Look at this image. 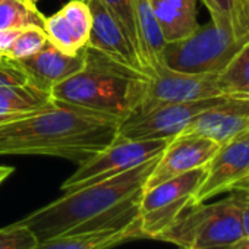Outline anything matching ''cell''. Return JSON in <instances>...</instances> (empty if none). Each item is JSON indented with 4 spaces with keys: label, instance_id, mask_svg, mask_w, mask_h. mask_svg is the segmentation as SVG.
<instances>
[{
    "label": "cell",
    "instance_id": "obj_7",
    "mask_svg": "<svg viewBox=\"0 0 249 249\" xmlns=\"http://www.w3.org/2000/svg\"><path fill=\"white\" fill-rule=\"evenodd\" d=\"M170 141L172 140H129L117 134L107 148L78 164L76 172L63 182L60 189L63 194L73 192L134 169L160 156Z\"/></svg>",
    "mask_w": 249,
    "mask_h": 249
},
{
    "label": "cell",
    "instance_id": "obj_36",
    "mask_svg": "<svg viewBox=\"0 0 249 249\" xmlns=\"http://www.w3.org/2000/svg\"><path fill=\"white\" fill-rule=\"evenodd\" d=\"M33 2H34V3H36V2H38V0H33Z\"/></svg>",
    "mask_w": 249,
    "mask_h": 249
},
{
    "label": "cell",
    "instance_id": "obj_12",
    "mask_svg": "<svg viewBox=\"0 0 249 249\" xmlns=\"http://www.w3.org/2000/svg\"><path fill=\"white\" fill-rule=\"evenodd\" d=\"M249 131V98L227 97L198 114L180 135L208 138L218 145Z\"/></svg>",
    "mask_w": 249,
    "mask_h": 249
},
{
    "label": "cell",
    "instance_id": "obj_4",
    "mask_svg": "<svg viewBox=\"0 0 249 249\" xmlns=\"http://www.w3.org/2000/svg\"><path fill=\"white\" fill-rule=\"evenodd\" d=\"M245 194L239 189L213 204H192L166 229L159 240L188 249H231L243 236L242 208Z\"/></svg>",
    "mask_w": 249,
    "mask_h": 249
},
{
    "label": "cell",
    "instance_id": "obj_33",
    "mask_svg": "<svg viewBox=\"0 0 249 249\" xmlns=\"http://www.w3.org/2000/svg\"><path fill=\"white\" fill-rule=\"evenodd\" d=\"M239 191H242V192L245 194L246 199H249V183H246V185L240 186V188H239Z\"/></svg>",
    "mask_w": 249,
    "mask_h": 249
},
{
    "label": "cell",
    "instance_id": "obj_26",
    "mask_svg": "<svg viewBox=\"0 0 249 249\" xmlns=\"http://www.w3.org/2000/svg\"><path fill=\"white\" fill-rule=\"evenodd\" d=\"M31 85L27 72L18 60L3 56L0 62V87H27Z\"/></svg>",
    "mask_w": 249,
    "mask_h": 249
},
{
    "label": "cell",
    "instance_id": "obj_22",
    "mask_svg": "<svg viewBox=\"0 0 249 249\" xmlns=\"http://www.w3.org/2000/svg\"><path fill=\"white\" fill-rule=\"evenodd\" d=\"M47 41V36L41 27H27L19 31L15 41L6 52V57L21 60L37 53Z\"/></svg>",
    "mask_w": 249,
    "mask_h": 249
},
{
    "label": "cell",
    "instance_id": "obj_1",
    "mask_svg": "<svg viewBox=\"0 0 249 249\" xmlns=\"http://www.w3.org/2000/svg\"><path fill=\"white\" fill-rule=\"evenodd\" d=\"M113 114L57 101L27 116L0 122V156H46L81 164L119 134Z\"/></svg>",
    "mask_w": 249,
    "mask_h": 249
},
{
    "label": "cell",
    "instance_id": "obj_10",
    "mask_svg": "<svg viewBox=\"0 0 249 249\" xmlns=\"http://www.w3.org/2000/svg\"><path fill=\"white\" fill-rule=\"evenodd\" d=\"M249 182V131L221 144L207 164V176L195 194V204L236 191Z\"/></svg>",
    "mask_w": 249,
    "mask_h": 249
},
{
    "label": "cell",
    "instance_id": "obj_6",
    "mask_svg": "<svg viewBox=\"0 0 249 249\" xmlns=\"http://www.w3.org/2000/svg\"><path fill=\"white\" fill-rule=\"evenodd\" d=\"M205 176L207 166H202L144 189L138 213L141 236L159 239L186 208L195 204V194Z\"/></svg>",
    "mask_w": 249,
    "mask_h": 249
},
{
    "label": "cell",
    "instance_id": "obj_3",
    "mask_svg": "<svg viewBox=\"0 0 249 249\" xmlns=\"http://www.w3.org/2000/svg\"><path fill=\"white\" fill-rule=\"evenodd\" d=\"M160 156L106 180L68 192L33 211L19 223L31 230L38 243L66 234L142 191Z\"/></svg>",
    "mask_w": 249,
    "mask_h": 249
},
{
    "label": "cell",
    "instance_id": "obj_38",
    "mask_svg": "<svg viewBox=\"0 0 249 249\" xmlns=\"http://www.w3.org/2000/svg\"><path fill=\"white\" fill-rule=\"evenodd\" d=\"M201 2H202V3H205V0H201Z\"/></svg>",
    "mask_w": 249,
    "mask_h": 249
},
{
    "label": "cell",
    "instance_id": "obj_34",
    "mask_svg": "<svg viewBox=\"0 0 249 249\" xmlns=\"http://www.w3.org/2000/svg\"><path fill=\"white\" fill-rule=\"evenodd\" d=\"M178 249H188V248H182V246H178Z\"/></svg>",
    "mask_w": 249,
    "mask_h": 249
},
{
    "label": "cell",
    "instance_id": "obj_28",
    "mask_svg": "<svg viewBox=\"0 0 249 249\" xmlns=\"http://www.w3.org/2000/svg\"><path fill=\"white\" fill-rule=\"evenodd\" d=\"M211 18H229L233 25L234 0H205L204 3Z\"/></svg>",
    "mask_w": 249,
    "mask_h": 249
},
{
    "label": "cell",
    "instance_id": "obj_35",
    "mask_svg": "<svg viewBox=\"0 0 249 249\" xmlns=\"http://www.w3.org/2000/svg\"><path fill=\"white\" fill-rule=\"evenodd\" d=\"M2 59H3V56H2V54H0V62H2Z\"/></svg>",
    "mask_w": 249,
    "mask_h": 249
},
{
    "label": "cell",
    "instance_id": "obj_14",
    "mask_svg": "<svg viewBox=\"0 0 249 249\" xmlns=\"http://www.w3.org/2000/svg\"><path fill=\"white\" fill-rule=\"evenodd\" d=\"M87 3L92 18L87 46L104 53L119 63L142 71L131 41L108 8L101 0H88Z\"/></svg>",
    "mask_w": 249,
    "mask_h": 249
},
{
    "label": "cell",
    "instance_id": "obj_5",
    "mask_svg": "<svg viewBox=\"0 0 249 249\" xmlns=\"http://www.w3.org/2000/svg\"><path fill=\"white\" fill-rule=\"evenodd\" d=\"M249 41L237 36L229 18H211L191 36L169 41L163 49V65L185 73H218Z\"/></svg>",
    "mask_w": 249,
    "mask_h": 249
},
{
    "label": "cell",
    "instance_id": "obj_19",
    "mask_svg": "<svg viewBox=\"0 0 249 249\" xmlns=\"http://www.w3.org/2000/svg\"><path fill=\"white\" fill-rule=\"evenodd\" d=\"M217 87L223 95L249 98V41L217 75Z\"/></svg>",
    "mask_w": 249,
    "mask_h": 249
},
{
    "label": "cell",
    "instance_id": "obj_32",
    "mask_svg": "<svg viewBox=\"0 0 249 249\" xmlns=\"http://www.w3.org/2000/svg\"><path fill=\"white\" fill-rule=\"evenodd\" d=\"M231 249H249V237H242Z\"/></svg>",
    "mask_w": 249,
    "mask_h": 249
},
{
    "label": "cell",
    "instance_id": "obj_30",
    "mask_svg": "<svg viewBox=\"0 0 249 249\" xmlns=\"http://www.w3.org/2000/svg\"><path fill=\"white\" fill-rule=\"evenodd\" d=\"M242 229H243V236L249 237V199H245L242 208Z\"/></svg>",
    "mask_w": 249,
    "mask_h": 249
},
{
    "label": "cell",
    "instance_id": "obj_13",
    "mask_svg": "<svg viewBox=\"0 0 249 249\" xmlns=\"http://www.w3.org/2000/svg\"><path fill=\"white\" fill-rule=\"evenodd\" d=\"M18 62L27 72L30 84L50 94L54 85L66 81L84 69L85 54L84 50L76 54L63 53L47 40L37 53Z\"/></svg>",
    "mask_w": 249,
    "mask_h": 249
},
{
    "label": "cell",
    "instance_id": "obj_24",
    "mask_svg": "<svg viewBox=\"0 0 249 249\" xmlns=\"http://www.w3.org/2000/svg\"><path fill=\"white\" fill-rule=\"evenodd\" d=\"M101 2L108 8V11L113 14V17L117 19V22L123 28L124 34H126L128 40L131 41L138 57V37H137V28H135L131 0H101Z\"/></svg>",
    "mask_w": 249,
    "mask_h": 249
},
{
    "label": "cell",
    "instance_id": "obj_9",
    "mask_svg": "<svg viewBox=\"0 0 249 249\" xmlns=\"http://www.w3.org/2000/svg\"><path fill=\"white\" fill-rule=\"evenodd\" d=\"M217 75L218 73H185L164 66L148 75L142 103L131 116L145 114L164 104L186 103L223 95L217 87Z\"/></svg>",
    "mask_w": 249,
    "mask_h": 249
},
{
    "label": "cell",
    "instance_id": "obj_15",
    "mask_svg": "<svg viewBox=\"0 0 249 249\" xmlns=\"http://www.w3.org/2000/svg\"><path fill=\"white\" fill-rule=\"evenodd\" d=\"M138 37V62L141 69L151 75L163 65L164 38L153 12L151 0H131Z\"/></svg>",
    "mask_w": 249,
    "mask_h": 249
},
{
    "label": "cell",
    "instance_id": "obj_21",
    "mask_svg": "<svg viewBox=\"0 0 249 249\" xmlns=\"http://www.w3.org/2000/svg\"><path fill=\"white\" fill-rule=\"evenodd\" d=\"M66 21L72 37L76 43V47L82 50L87 46L89 31H91V11L84 0H69V2L59 11Z\"/></svg>",
    "mask_w": 249,
    "mask_h": 249
},
{
    "label": "cell",
    "instance_id": "obj_2",
    "mask_svg": "<svg viewBox=\"0 0 249 249\" xmlns=\"http://www.w3.org/2000/svg\"><path fill=\"white\" fill-rule=\"evenodd\" d=\"M85 66L81 72L54 85L50 97L57 101L113 114L122 122L134 114L145 95L148 75L119 63L85 46Z\"/></svg>",
    "mask_w": 249,
    "mask_h": 249
},
{
    "label": "cell",
    "instance_id": "obj_8",
    "mask_svg": "<svg viewBox=\"0 0 249 249\" xmlns=\"http://www.w3.org/2000/svg\"><path fill=\"white\" fill-rule=\"evenodd\" d=\"M229 95L195 101L164 104L140 116H129L120 123L119 135L129 140H173L202 111L220 104Z\"/></svg>",
    "mask_w": 249,
    "mask_h": 249
},
{
    "label": "cell",
    "instance_id": "obj_20",
    "mask_svg": "<svg viewBox=\"0 0 249 249\" xmlns=\"http://www.w3.org/2000/svg\"><path fill=\"white\" fill-rule=\"evenodd\" d=\"M44 17L36 3L27 0H0V30H24L44 25Z\"/></svg>",
    "mask_w": 249,
    "mask_h": 249
},
{
    "label": "cell",
    "instance_id": "obj_25",
    "mask_svg": "<svg viewBox=\"0 0 249 249\" xmlns=\"http://www.w3.org/2000/svg\"><path fill=\"white\" fill-rule=\"evenodd\" d=\"M36 236L19 221L0 229V249H36Z\"/></svg>",
    "mask_w": 249,
    "mask_h": 249
},
{
    "label": "cell",
    "instance_id": "obj_39",
    "mask_svg": "<svg viewBox=\"0 0 249 249\" xmlns=\"http://www.w3.org/2000/svg\"><path fill=\"white\" fill-rule=\"evenodd\" d=\"M84 2H88V0H84Z\"/></svg>",
    "mask_w": 249,
    "mask_h": 249
},
{
    "label": "cell",
    "instance_id": "obj_11",
    "mask_svg": "<svg viewBox=\"0 0 249 249\" xmlns=\"http://www.w3.org/2000/svg\"><path fill=\"white\" fill-rule=\"evenodd\" d=\"M218 144L196 135L175 137L160 156L156 167L148 176L144 189H150L164 180L207 166L218 150Z\"/></svg>",
    "mask_w": 249,
    "mask_h": 249
},
{
    "label": "cell",
    "instance_id": "obj_27",
    "mask_svg": "<svg viewBox=\"0 0 249 249\" xmlns=\"http://www.w3.org/2000/svg\"><path fill=\"white\" fill-rule=\"evenodd\" d=\"M233 28L240 37L249 34V0H234Z\"/></svg>",
    "mask_w": 249,
    "mask_h": 249
},
{
    "label": "cell",
    "instance_id": "obj_31",
    "mask_svg": "<svg viewBox=\"0 0 249 249\" xmlns=\"http://www.w3.org/2000/svg\"><path fill=\"white\" fill-rule=\"evenodd\" d=\"M12 173H14V169H12V167H8V166H0V183H2L6 178H9Z\"/></svg>",
    "mask_w": 249,
    "mask_h": 249
},
{
    "label": "cell",
    "instance_id": "obj_16",
    "mask_svg": "<svg viewBox=\"0 0 249 249\" xmlns=\"http://www.w3.org/2000/svg\"><path fill=\"white\" fill-rule=\"evenodd\" d=\"M140 220L126 224L97 230H84L52 237L37 245L36 249H110L129 239H141Z\"/></svg>",
    "mask_w": 249,
    "mask_h": 249
},
{
    "label": "cell",
    "instance_id": "obj_23",
    "mask_svg": "<svg viewBox=\"0 0 249 249\" xmlns=\"http://www.w3.org/2000/svg\"><path fill=\"white\" fill-rule=\"evenodd\" d=\"M43 30L47 36V40L53 46H56L59 50H62L63 53L76 54L78 52H81L76 47V43L72 37V33H71V30H69V27H68V24L63 19L60 12L46 18Z\"/></svg>",
    "mask_w": 249,
    "mask_h": 249
},
{
    "label": "cell",
    "instance_id": "obj_37",
    "mask_svg": "<svg viewBox=\"0 0 249 249\" xmlns=\"http://www.w3.org/2000/svg\"><path fill=\"white\" fill-rule=\"evenodd\" d=\"M27 2H33V0H27ZM33 3H34V2H33Z\"/></svg>",
    "mask_w": 249,
    "mask_h": 249
},
{
    "label": "cell",
    "instance_id": "obj_18",
    "mask_svg": "<svg viewBox=\"0 0 249 249\" xmlns=\"http://www.w3.org/2000/svg\"><path fill=\"white\" fill-rule=\"evenodd\" d=\"M50 103V94L33 85L0 87V122L27 116Z\"/></svg>",
    "mask_w": 249,
    "mask_h": 249
},
{
    "label": "cell",
    "instance_id": "obj_17",
    "mask_svg": "<svg viewBox=\"0 0 249 249\" xmlns=\"http://www.w3.org/2000/svg\"><path fill=\"white\" fill-rule=\"evenodd\" d=\"M151 6L166 43L182 40L199 27L196 0H151Z\"/></svg>",
    "mask_w": 249,
    "mask_h": 249
},
{
    "label": "cell",
    "instance_id": "obj_29",
    "mask_svg": "<svg viewBox=\"0 0 249 249\" xmlns=\"http://www.w3.org/2000/svg\"><path fill=\"white\" fill-rule=\"evenodd\" d=\"M21 30H0V54L5 56Z\"/></svg>",
    "mask_w": 249,
    "mask_h": 249
}]
</instances>
